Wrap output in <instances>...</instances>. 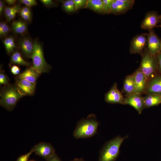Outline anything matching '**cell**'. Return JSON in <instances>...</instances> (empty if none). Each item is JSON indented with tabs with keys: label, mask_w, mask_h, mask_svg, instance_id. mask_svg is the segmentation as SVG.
<instances>
[{
	"label": "cell",
	"mask_w": 161,
	"mask_h": 161,
	"mask_svg": "<svg viewBox=\"0 0 161 161\" xmlns=\"http://www.w3.org/2000/svg\"><path fill=\"white\" fill-rule=\"evenodd\" d=\"M99 122L94 114L89 115L86 119L80 120L73 132L76 139L86 138L94 136L97 133Z\"/></svg>",
	"instance_id": "obj_1"
},
{
	"label": "cell",
	"mask_w": 161,
	"mask_h": 161,
	"mask_svg": "<svg viewBox=\"0 0 161 161\" xmlns=\"http://www.w3.org/2000/svg\"><path fill=\"white\" fill-rule=\"evenodd\" d=\"M128 137L127 135H119L106 143L100 150L98 161H115L119 155L121 145Z\"/></svg>",
	"instance_id": "obj_2"
},
{
	"label": "cell",
	"mask_w": 161,
	"mask_h": 161,
	"mask_svg": "<svg viewBox=\"0 0 161 161\" xmlns=\"http://www.w3.org/2000/svg\"><path fill=\"white\" fill-rule=\"evenodd\" d=\"M23 96L16 86L7 85L1 91L0 105L7 110H11L19 100Z\"/></svg>",
	"instance_id": "obj_3"
},
{
	"label": "cell",
	"mask_w": 161,
	"mask_h": 161,
	"mask_svg": "<svg viewBox=\"0 0 161 161\" xmlns=\"http://www.w3.org/2000/svg\"><path fill=\"white\" fill-rule=\"evenodd\" d=\"M140 68L148 81L157 75L158 70L156 56L151 55L146 47L143 51Z\"/></svg>",
	"instance_id": "obj_4"
},
{
	"label": "cell",
	"mask_w": 161,
	"mask_h": 161,
	"mask_svg": "<svg viewBox=\"0 0 161 161\" xmlns=\"http://www.w3.org/2000/svg\"><path fill=\"white\" fill-rule=\"evenodd\" d=\"M31 58L33 62L32 66L40 74L49 72L51 69V66L45 60L41 45L37 41L34 42V49Z\"/></svg>",
	"instance_id": "obj_5"
},
{
	"label": "cell",
	"mask_w": 161,
	"mask_h": 161,
	"mask_svg": "<svg viewBox=\"0 0 161 161\" xmlns=\"http://www.w3.org/2000/svg\"><path fill=\"white\" fill-rule=\"evenodd\" d=\"M147 37L146 48L153 56L157 55L161 51V39L156 34L153 29L146 34Z\"/></svg>",
	"instance_id": "obj_6"
},
{
	"label": "cell",
	"mask_w": 161,
	"mask_h": 161,
	"mask_svg": "<svg viewBox=\"0 0 161 161\" xmlns=\"http://www.w3.org/2000/svg\"><path fill=\"white\" fill-rule=\"evenodd\" d=\"M147 44L146 34L142 33L134 37L131 41L130 52L131 54H137L143 52Z\"/></svg>",
	"instance_id": "obj_7"
},
{
	"label": "cell",
	"mask_w": 161,
	"mask_h": 161,
	"mask_svg": "<svg viewBox=\"0 0 161 161\" xmlns=\"http://www.w3.org/2000/svg\"><path fill=\"white\" fill-rule=\"evenodd\" d=\"M123 104L129 105L134 108L140 114L145 108L143 97L141 95L134 93L124 98Z\"/></svg>",
	"instance_id": "obj_8"
},
{
	"label": "cell",
	"mask_w": 161,
	"mask_h": 161,
	"mask_svg": "<svg viewBox=\"0 0 161 161\" xmlns=\"http://www.w3.org/2000/svg\"><path fill=\"white\" fill-rule=\"evenodd\" d=\"M33 152L46 160L55 154L53 146L50 143L40 142L35 145L32 148Z\"/></svg>",
	"instance_id": "obj_9"
},
{
	"label": "cell",
	"mask_w": 161,
	"mask_h": 161,
	"mask_svg": "<svg viewBox=\"0 0 161 161\" xmlns=\"http://www.w3.org/2000/svg\"><path fill=\"white\" fill-rule=\"evenodd\" d=\"M134 2L133 0H112L111 13L116 15L124 13L132 8Z\"/></svg>",
	"instance_id": "obj_10"
},
{
	"label": "cell",
	"mask_w": 161,
	"mask_h": 161,
	"mask_svg": "<svg viewBox=\"0 0 161 161\" xmlns=\"http://www.w3.org/2000/svg\"><path fill=\"white\" fill-rule=\"evenodd\" d=\"M160 15L155 11L148 12L145 15L140 24L141 28L149 30L157 26L159 23Z\"/></svg>",
	"instance_id": "obj_11"
},
{
	"label": "cell",
	"mask_w": 161,
	"mask_h": 161,
	"mask_svg": "<svg viewBox=\"0 0 161 161\" xmlns=\"http://www.w3.org/2000/svg\"><path fill=\"white\" fill-rule=\"evenodd\" d=\"M124 97L114 83L109 91L105 95V101L110 104L119 103L123 104Z\"/></svg>",
	"instance_id": "obj_12"
},
{
	"label": "cell",
	"mask_w": 161,
	"mask_h": 161,
	"mask_svg": "<svg viewBox=\"0 0 161 161\" xmlns=\"http://www.w3.org/2000/svg\"><path fill=\"white\" fill-rule=\"evenodd\" d=\"M36 83H32L24 80L17 78L16 82V87L23 96L31 95L34 93Z\"/></svg>",
	"instance_id": "obj_13"
},
{
	"label": "cell",
	"mask_w": 161,
	"mask_h": 161,
	"mask_svg": "<svg viewBox=\"0 0 161 161\" xmlns=\"http://www.w3.org/2000/svg\"><path fill=\"white\" fill-rule=\"evenodd\" d=\"M145 92L161 96V75L157 74L148 81Z\"/></svg>",
	"instance_id": "obj_14"
},
{
	"label": "cell",
	"mask_w": 161,
	"mask_h": 161,
	"mask_svg": "<svg viewBox=\"0 0 161 161\" xmlns=\"http://www.w3.org/2000/svg\"><path fill=\"white\" fill-rule=\"evenodd\" d=\"M135 84L134 93L141 95L145 92L147 81L140 68L133 73Z\"/></svg>",
	"instance_id": "obj_15"
},
{
	"label": "cell",
	"mask_w": 161,
	"mask_h": 161,
	"mask_svg": "<svg viewBox=\"0 0 161 161\" xmlns=\"http://www.w3.org/2000/svg\"><path fill=\"white\" fill-rule=\"evenodd\" d=\"M40 74L32 66L26 69L20 74L17 78L26 80L30 82L36 83Z\"/></svg>",
	"instance_id": "obj_16"
},
{
	"label": "cell",
	"mask_w": 161,
	"mask_h": 161,
	"mask_svg": "<svg viewBox=\"0 0 161 161\" xmlns=\"http://www.w3.org/2000/svg\"><path fill=\"white\" fill-rule=\"evenodd\" d=\"M21 49L27 58H31L34 49V43L28 38H24L20 42Z\"/></svg>",
	"instance_id": "obj_17"
},
{
	"label": "cell",
	"mask_w": 161,
	"mask_h": 161,
	"mask_svg": "<svg viewBox=\"0 0 161 161\" xmlns=\"http://www.w3.org/2000/svg\"><path fill=\"white\" fill-rule=\"evenodd\" d=\"M123 90L127 96L134 93L135 84L133 74L128 75L124 82Z\"/></svg>",
	"instance_id": "obj_18"
},
{
	"label": "cell",
	"mask_w": 161,
	"mask_h": 161,
	"mask_svg": "<svg viewBox=\"0 0 161 161\" xmlns=\"http://www.w3.org/2000/svg\"><path fill=\"white\" fill-rule=\"evenodd\" d=\"M143 97L145 108L157 106L161 104V95L156 94H150Z\"/></svg>",
	"instance_id": "obj_19"
},
{
	"label": "cell",
	"mask_w": 161,
	"mask_h": 161,
	"mask_svg": "<svg viewBox=\"0 0 161 161\" xmlns=\"http://www.w3.org/2000/svg\"><path fill=\"white\" fill-rule=\"evenodd\" d=\"M85 8L99 13L105 14L102 0H88Z\"/></svg>",
	"instance_id": "obj_20"
},
{
	"label": "cell",
	"mask_w": 161,
	"mask_h": 161,
	"mask_svg": "<svg viewBox=\"0 0 161 161\" xmlns=\"http://www.w3.org/2000/svg\"><path fill=\"white\" fill-rule=\"evenodd\" d=\"M12 28L14 32L19 34L24 33L27 30L26 23L21 21H17L13 22Z\"/></svg>",
	"instance_id": "obj_21"
},
{
	"label": "cell",
	"mask_w": 161,
	"mask_h": 161,
	"mask_svg": "<svg viewBox=\"0 0 161 161\" xmlns=\"http://www.w3.org/2000/svg\"><path fill=\"white\" fill-rule=\"evenodd\" d=\"M11 61L13 63L21 65L28 66L30 65V63L25 61L18 51H16L13 54L11 58Z\"/></svg>",
	"instance_id": "obj_22"
},
{
	"label": "cell",
	"mask_w": 161,
	"mask_h": 161,
	"mask_svg": "<svg viewBox=\"0 0 161 161\" xmlns=\"http://www.w3.org/2000/svg\"><path fill=\"white\" fill-rule=\"evenodd\" d=\"M3 42L7 52L8 54L12 52L16 47L13 38L12 37H8L6 38Z\"/></svg>",
	"instance_id": "obj_23"
},
{
	"label": "cell",
	"mask_w": 161,
	"mask_h": 161,
	"mask_svg": "<svg viewBox=\"0 0 161 161\" xmlns=\"http://www.w3.org/2000/svg\"><path fill=\"white\" fill-rule=\"evenodd\" d=\"M62 7L64 10L68 13H72L76 11L74 0H68L63 1Z\"/></svg>",
	"instance_id": "obj_24"
},
{
	"label": "cell",
	"mask_w": 161,
	"mask_h": 161,
	"mask_svg": "<svg viewBox=\"0 0 161 161\" xmlns=\"http://www.w3.org/2000/svg\"><path fill=\"white\" fill-rule=\"evenodd\" d=\"M9 27L4 22L0 23V36L1 37L5 36L10 31Z\"/></svg>",
	"instance_id": "obj_25"
},
{
	"label": "cell",
	"mask_w": 161,
	"mask_h": 161,
	"mask_svg": "<svg viewBox=\"0 0 161 161\" xmlns=\"http://www.w3.org/2000/svg\"><path fill=\"white\" fill-rule=\"evenodd\" d=\"M105 14L111 13V6L112 0H102Z\"/></svg>",
	"instance_id": "obj_26"
},
{
	"label": "cell",
	"mask_w": 161,
	"mask_h": 161,
	"mask_svg": "<svg viewBox=\"0 0 161 161\" xmlns=\"http://www.w3.org/2000/svg\"><path fill=\"white\" fill-rule=\"evenodd\" d=\"M20 7L19 5H16L11 7H7L4 9V13L6 18L16 10H20Z\"/></svg>",
	"instance_id": "obj_27"
},
{
	"label": "cell",
	"mask_w": 161,
	"mask_h": 161,
	"mask_svg": "<svg viewBox=\"0 0 161 161\" xmlns=\"http://www.w3.org/2000/svg\"><path fill=\"white\" fill-rule=\"evenodd\" d=\"M88 0H74L76 10L85 8Z\"/></svg>",
	"instance_id": "obj_28"
},
{
	"label": "cell",
	"mask_w": 161,
	"mask_h": 161,
	"mask_svg": "<svg viewBox=\"0 0 161 161\" xmlns=\"http://www.w3.org/2000/svg\"><path fill=\"white\" fill-rule=\"evenodd\" d=\"M9 79L3 71H1L0 73V84L5 85H8Z\"/></svg>",
	"instance_id": "obj_29"
},
{
	"label": "cell",
	"mask_w": 161,
	"mask_h": 161,
	"mask_svg": "<svg viewBox=\"0 0 161 161\" xmlns=\"http://www.w3.org/2000/svg\"><path fill=\"white\" fill-rule=\"evenodd\" d=\"M18 1L29 7L35 6L37 4V2L35 0H21Z\"/></svg>",
	"instance_id": "obj_30"
},
{
	"label": "cell",
	"mask_w": 161,
	"mask_h": 161,
	"mask_svg": "<svg viewBox=\"0 0 161 161\" xmlns=\"http://www.w3.org/2000/svg\"><path fill=\"white\" fill-rule=\"evenodd\" d=\"M33 152V151L31 149L28 153L20 156L16 161H28L29 157Z\"/></svg>",
	"instance_id": "obj_31"
},
{
	"label": "cell",
	"mask_w": 161,
	"mask_h": 161,
	"mask_svg": "<svg viewBox=\"0 0 161 161\" xmlns=\"http://www.w3.org/2000/svg\"><path fill=\"white\" fill-rule=\"evenodd\" d=\"M40 1L47 7H51L55 5V3L52 0H41Z\"/></svg>",
	"instance_id": "obj_32"
},
{
	"label": "cell",
	"mask_w": 161,
	"mask_h": 161,
	"mask_svg": "<svg viewBox=\"0 0 161 161\" xmlns=\"http://www.w3.org/2000/svg\"><path fill=\"white\" fill-rule=\"evenodd\" d=\"M11 72L14 75H17L20 73V69L19 67L16 65H13L10 69Z\"/></svg>",
	"instance_id": "obj_33"
},
{
	"label": "cell",
	"mask_w": 161,
	"mask_h": 161,
	"mask_svg": "<svg viewBox=\"0 0 161 161\" xmlns=\"http://www.w3.org/2000/svg\"><path fill=\"white\" fill-rule=\"evenodd\" d=\"M158 71L161 74V51L156 55Z\"/></svg>",
	"instance_id": "obj_34"
},
{
	"label": "cell",
	"mask_w": 161,
	"mask_h": 161,
	"mask_svg": "<svg viewBox=\"0 0 161 161\" xmlns=\"http://www.w3.org/2000/svg\"><path fill=\"white\" fill-rule=\"evenodd\" d=\"M19 13L32 16V13L29 7L27 6L24 7L21 9Z\"/></svg>",
	"instance_id": "obj_35"
},
{
	"label": "cell",
	"mask_w": 161,
	"mask_h": 161,
	"mask_svg": "<svg viewBox=\"0 0 161 161\" xmlns=\"http://www.w3.org/2000/svg\"><path fill=\"white\" fill-rule=\"evenodd\" d=\"M19 13L21 17L24 20L27 21H30L31 20L32 16L22 13Z\"/></svg>",
	"instance_id": "obj_36"
},
{
	"label": "cell",
	"mask_w": 161,
	"mask_h": 161,
	"mask_svg": "<svg viewBox=\"0 0 161 161\" xmlns=\"http://www.w3.org/2000/svg\"><path fill=\"white\" fill-rule=\"evenodd\" d=\"M46 161H62L55 154L53 156L46 160Z\"/></svg>",
	"instance_id": "obj_37"
},
{
	"label": "cell",
	"mask_w": 161,
	"mask_h": 161,
	"mask_svg": "<svg viewBox=\"0 0 161 161\" xmlns=\"http://www.w3.org/2000/svg\"><path fill=\"white\" fill-rule=\"evenodd\" d=\"M5 2L9 5H13L17 1L16 0H6Z\"/></svg>",
	"instance_id": "obj_38"
},
{
	"label": "cell",
	"mask_w": 161,
	"mask_h": 161,
	"mask_svg": "<svg viewBox=\"0 0 161 161\" xmlns=\"http://www.w3.org/2000/svg\"><path fill=\"white\" fill-rule=\"evenodd\" d=\"M4 8V4L2 1H0V13L1 14Z\"/></svg>",
	"instance_id": "obj_39"
},
{
	"label": "cell",
	"mask_w": 161,
	"mask_h": 161,
	"mask_svg": "<svg viewBox=\"0 0 161 161\" xmlns=\"http://www.w3.org/2000/svg\"><path fill=\"white\" fill-rule=\"evenodd\" d=\"M71 161H85L82 158H76Z\"/></svg>",
	"instance_id": "obj_40"
},
{
	"label": "cell",
	"mask_w": 161,
	"mask_h": 161,
	"mask_svg": "<svg viewBox=\"0 0 161 161\" xmlns=\"http://www.w3.org/2000/svg\"><path fill=\"white\" fill-rule=\"evenodd\" d=\"M160 24L159 25V26L161 28V15H160V21L159 22Z\"/></svg>",
	"instance_id": "obj_41"
},
{
	"label": "cell",
	"mask_w": 161,
	"mask_h": 161,
	"mask_svg": "<svg viewBox=\"0 0 161 161\" xmlns=\"http://www.w3.org/2000/svg\"><path fill=\"white\" fill-rule=\"evenodd\" d=\"M35 161L33 160H30V161Z\"/></svg>",
	"instance_id": "obj_42"
}]
</instances>
